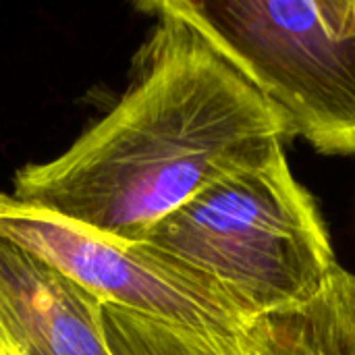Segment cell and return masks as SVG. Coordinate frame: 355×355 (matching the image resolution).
<instances>
[{
    "label": "cell",
    "mask_w": 355,
    "mask_h": 355,
    "mask_svg": "<svg viewBox=\"0 0 355 355\" xmlns=\"http://www.w3.org/2000/svg\"><path fill=\"white\" fill-rule=\"evenodd\" d=\"M314 304L262 318L237 339L198 335L112 304L102 306V322L112 355H329Z\"/></svg>",
    "instance_id": "obj_6"
},
{
    "label": "cell",
    "mask_w": 355,
    "mask_h": 355,
    "mask_svg": "<svg viewBox=\"0 0 355 355\" xmlns=\"http://www.w3.org/2000/svg\"><path fill=\"white\" fill-rule=\"evenodd\" d=\"M329 355H355V275L341 264L324 295L314 304Z\"/></svg>",
    "instance_id": "obj_7"
},
{
    "label": "cell",
    "mask_w": 355,
    "mask_h": 355,
    "mask_svg": "<svg viewBox=\"0 0 355 355\" xmlns=\"http://www.w3.org/2000/svg\"><path fill=\"white\" fill-rule=\"evenodd\" d=\"M102 306L52 264L0 237V355H112Z\"/></svg>",
    "instance_id": "obj_5"
},
{
    "label": "cell",
    "mask_w": 355,
    "mask_h": 355,
    "mask_svg": "<svg viewBox=\"0 0 355 355\" xmlns=\"http://www.w3.org/2000/svg\"><path fill=\"white\" fill-rule=\"evenodd\" d=\"M0 237L52 264L100 302L206 337L237 339L248 318L216 285L148 243L123 241L0 191Z\"/></svg>",
    "instance_id": "obj_4"
},
{
    "label": "cell",
    "mask_w": 355,
    "mask_h": 355,
    "mask_svg": "<svg viewBox=\"0 0 355 355\" xmlns=\"http://www.w3.org/2000/svg\"><path fill=\"white\" fill-rule=\"evenodd\" d=\"M141 243L208 279L252 320L306 310L339 268L327 220L285 150L204 189Z\"/></svg>",
    "instance_id": "obj_2"
},
{
    "label": "cell",
    "mask_w": 355,
    "mask_h": 355,
    "mask_svg": "<svg viewBox=\"0 0 355 355\" xmlns=\"http://www.w3.org/2000/svg\"><path fill=\"white\" fill-rule=\"evenodd\" d=\"M144 8L154 27L129 89L62 154L21 168L10 193L133 243L293 139L287 119L212 46L183 0Z\"/></svg>",
    "instance_id": "obj_1"
},
{
    "label": "cell",
    "mask_w": 355,
    "mask_h": 355,
    "mask_svg": "<svg viewBox=\"0 0 355 355\" xmlns=\"http://www.w3.org/2000/svg\"><path fill=\"white\" fill-rule=\"evenodd\" d=\"M212 46L327 156L355 154V0H183Z\"/></svg>",
    "instance_id": "obj_3"
}]
</instances>
